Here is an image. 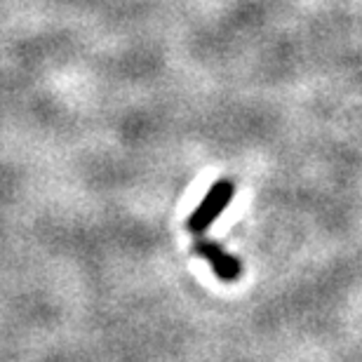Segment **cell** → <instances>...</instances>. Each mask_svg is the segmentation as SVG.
Returning a JSON list of instances; mask_svg holds the SVG:
<instances>
[{"label": "cell", "instance_id": "obj_1", "mask_svg": "<svg viewBox=\"0 0 362 362\" xmlns=\"http://www.w3.org/2000/svg\"><path fill=\"white\" fill-rule=\"evenodd\" d=\"M235 195V181L230 179H219L209 186V191L205 193V198L200 200V205L195 207V212L188 216L186 228L191 230L193 235H202L209 226L223 214V209L230 205Z\"/></svg>", "mask_w": 362, "mask_h": 362}, {"label": "cell", "instance_id": "obj_2", "mask_svg": "<svg viewBox=\"0 0 362 362\" xmlns=\"http://www.w3.org/2000/svg\"><path fill=\"white\" fill-rule=\"evenodd\" d=\"M195 252L205 259V262L209 264V269L214 271L216 278L223 280V282H235L243 275L240 262H238L233 255H228V252L223 250L219 243L198 238V240H195Z\"/></svg>", "mask_w": 362, "mask_h": 362}]
</instances>
